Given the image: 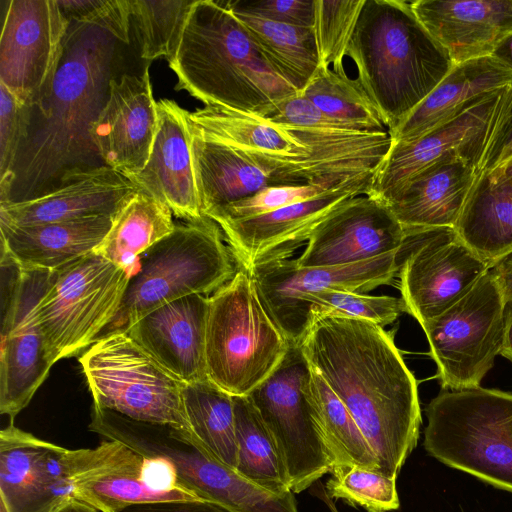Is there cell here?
<instances>
[{"label":"cell","mask_w":512,"mask_h":512,"mask_svg":"<svg viewBox=\"0 0 512 512\" xmlns=\"http://www.w3.org/2000/svg\"><path fill=\"white\" fill-rule=\"evenodd\" d=\"M122 44L104 26L70 21L57 71L28 107L26 137L0 179V203L35 198L73 173L104 166L92 128L118 77Z\"/></svg>","instance_id":"1"},{"label":"cell","mask_w":512,"mask_h":512,"mask_svg":"<svg viewBox=\"0 0 512 512\" xmlns=\"http://www.w3.org/2000/svg\"><path fill=\"white\" fill-rule=\"evenodd\" d=\"M300 346L351 413L378 472L396 480L417 445L422 417L416 378L394 334L366 320L312 316Z\"/></svg>","instance_id":"2"},{"label":"cell","mask_w":512,"mask_h":512,"mask_svg":"<svg viewBox=\"0 0 512 512\" xmlns=\"http://www.w3.org/2000/svg\"><path fill=\"white\" fill-rule=\"evenodd\" d=\"M169 66L205 106L267 117L298 92L272 67L224 1L195 0Z\"/></svg>","instance_id":"3"},{"label":"cell","mask_w":512,"mask_h":512,"mask_svg":"<svg viewBox=\"0 0 512 512\" xmlns=\"http://www.w3.org/2000/svg\"><path fill=\"white\" fill-rule=\"evenodd\" d=\"M346 56L389 133L455 65L402 0H365Z\"/></svg>","instance_id":"4"},{"label":"cell","mask_w":512,"mask_h":512,"mask_svg":"<svg viewBox=\"0 0 512 512\" xmlns=\"http://www.w3.org/2000/svg\"><path fill=\"white\" fill-rule=\"evenodd\" d=\"M138 260L140 268L130 277L119 312L103 335L125 330L173 300L213 294L239 269L220 226L206 216L176 225Z\"/></svg>","instance_id":"5"},{"label":"cell","mask_w":512,"mask_h":512,"mask_svg":"<svg viewBox=\"0 0 512 512\" xmlns=\"http://www.w3.org/2000/svg\"><path fill=\"white\" fill-rule=\"evenodd\" d=\"M290 342L265 310L248 270L239 267L209 296L207 379L232 396H248L279 365Z\"/></svg>","instance_id":"6"},{"label":"cell","mask_w":512,"mask_h":512,"mask_svg":"<svg viewBox=\"0 0 512 512\" xmlns=\"http://www.w3.org/2000/svg\"><path fill=\"white\" fill-rule=\"evenodd\" d=\"M423 446L435 459L512 493V393L443 390L426 407Z\"/></svg>","instance_id":"7"},{"label":"cell","mask_w":512,"mask_h":512,"mask_svg":"<svg viewBox=\"0 0 512 512\" xmlns=\"http://www.w3.org/2000/svg\"><path fill=\"white\" fill-rule=\"evenodd\" d=\"M89 430L125 444L148 459H162L176 482L199 498L234 512H277L279 496L213 457L186 429L131 419L93 405Z\"/></svg>","instance_id":"8"},{"label":"cell","mask_w":512,"mask_h":512,"mask_svg":"<svg viewBox=\"0 0 512 512\" xmlns=\"http://www.w3.org/2000/svg\"><path fill=\"white\" fill-rule=\"evenodd\" d=\"M93 405L134 420L168 424L189 432L185 383L164 369L125 331L101 336L79 357Z\"/></svg>","instance_id":"9"},{"label":"cell","mask_w":512,"mask_h":512,"mask_svg":"<svg viewBox=\"0 0 512 512\" xmlns=\"http://www.w3.org/2000/svg\"><path fill=\"white\" fill-rule=\"evenodd\" d=\"M131 274L91 252L57 270L37 306L54 363L93 345L113 322Z\"/></svg>","instance_id":"10"},{"label":"cell","mask_w":512,"mask_h":512,"mask_svg":"<svg viewBox=\"0 0 512 512\" xmlns=\"http://www.w3.org/2000/svg\"><path fill=\"white\" fill-rule=\"evenodd\" d=\"M0 412L15 418L55 364L37 318V306L56 271L23 268L2 252Z\"/></svg>","instance_id":"11"},{"label":"cell","mask_w":512,"mask_h":512,"mask_svg":"<svg viewBox=\"0 0 512 512\" xmlns=\"http://www.w3.org/2000/svg\"><path fill=\"white\" fill-rule=\"evenodd\" d=\"M310 376L301 346L290 343L279 365L248 395L277 444L293 493L334 466L308 399Z\"/></svg>","instance_id":"12"},{"label":"cell","mask_w":512,"mask_h":512,"mask_svg":"<svg viewBox=\"0 0 512 512\" xmlns=\"http://www.w3.org/2000/svg\"><path fill=\"white\" fill-rule=\"evenodd\" d=\"M503 307L501 292L488 270L460 300L421 325L443 390L481 386L500 355Z\"/></svg>","instance_id":"13"},{"label":"cell","mask_w":512,"mask_h":512,"mask_svg":"<svg viewBox=\"0 0 512 512\" xmlns=\"http://www.w3.org/2000/svg\"><path fill=\"white\" fill-rule=\"evenodd\" d=\"M511 85L495 90L415 139L391 142L367 195L388 204L413 177L434 162L452 155L480 172Z\"/></svg>","instance_id":"14"},{"label":"cell","mask_w":512,"mask_h":512,"mask_svg":"<svg viewBox=\"0 0 512 512\" xmlns=\"http://www.w3.org/2000/svg\"><path fill=\"white\" fill-rule=\"evenodd\" d=\"M410 248L399 266L400 292L407 313L420 325L466 295L490 269L453 228L407 237Z\"/></svg>","instance_id":"15"},{"label":"cell","mask_w":512,"mask_h":512,"mask_svg":"<svg viewBox=\"0 0 512 512\" xmlns=\"http://www.w3.org/2000/svg\"><path fill=\"white\" fill-rule=\"evenodd\" d=\"M399 254L393 252L341 266L307 268L298 266L295 259L284 258L258 263L248 271L269 316L290 343L300 345L301 297L328 290L364 293L389 284L399 271Z\"/></svg>","instance_id":"16"},{"label":"cell","mask_w":512,"mask_h":512,"mask_svg":"<svg viewBox=\"0 0 512 512\" xmlns=\"http://www.w3.org/2000/svg\"><path fill=\"white\" fill-rule=\"evenodd\" d=\"M70 21L57 0H10L0 38V84L36 103L59 66Z\"/></svg>","instance_id":"17"},{"label":"cell","mask_w":512,"mask_h":512,"mask_svg":"<svg viewBox=\"0 0 512 512\" xmlns=\"http://www.w3.org/2000/svg\"><path fill=\"white\" fill-rule=\"evenodd\" d=\"M376 172L357 175L314 198L265 214L217 223L239 267L289 258L338 206L367 195Z\"/></svg>","instance_id":"18"},{"label":"cell","mask_w":512,"mask_h":512,"mask_svg":"<svg viewBox=\"0 0 512 512\" xmlns=\"http://www.w3.org/2000/svg\"><path fill=\"white\" fill-rule=\"evenodd\" d=\"M406 235L389 206L369 195L346 200L312 232L296 263L333 267L400 252Z\"/></svg>","instance_id":"19"},{"label":"cell","mask_w":512,"mask_h":512,"mask_svg":"<svg viewBox=\"0 0 512 512\" xmlns=\"http://www.w3.org/2000/svg\"><path fill=\"white\" fill-rule=\"evenodd\" d=\"M157 125L149 67L141 74L113 78L106 104L92 128L104 165L128 178L140 173L149 159Z\"/></svg>","instance_id":"20"},{"label":"cell","mask_w":512,"mask_h":512,"mask_svg":"<svg viewBox=\"0 0 512 512\" xmlns=\"http://www.w3.org/2000/svg\"><path fill=\"white\" fill-rule=\"evenodd\" d=\"M158 125L143 170L129 178L140 191L186 221L204 217L196 181L189 112L175 101H157Z\"/></svg>","instance_id":"21"},{"label":"cell","mask_w":512,"mask_h":512,"mask_svg":"<svg viewBox=\"0 0 512 512\" xmlns=\"http://www.w3.org/2000/svg\"><path fill=\"white\" fill-rule=\"evenodd\" d=\"M208 306L209 296H185L155 308L122 331L181 382L207 380Z\"/></svg>","instance_id":"22"},{"label":"cell","mask_w":512,"mask_h":512,"mask_svg":"<svg viewBox=\"0 0 512 512\" xmlns=\"http://www.w3.org/2000/svg\"><path fill=\"white\" fill-rule=\"evenodd\" d=\"M138 191L127 176L108 166L82 170L69 175L45 194L24 201L0 203V223L30 226L113 216Z\"/></svg>","instance_id":"23"},{"label":"cell","mask_w":512,"mask_h":512,"mask_svg":"<svg viewBox=\"0 0 512 512\" xmlns=\"http://www.w3.org/2000/svg\"><path fill=\"white\" fill-rule=\"evenodd\" d=\"M411 7L457 64L490 56L512 32V0H417Z\"/></svg>","instance_id":"24"},{"label":"cell","mask_w":512,"mask_h":512,"mask_svg":"<svg viewBox=\"0 0 512 512\" xmlns=\"http://www.w3.org/2000/svg\"><path fill=\"white\" fill-rule=\"evenodd\" d=\"M479 173L452 155L413 177L387 204L406 238L431 229H454Z\"/></svg>","instance_id":"25"},{"label":"cell","mask_w":512,"mask_h":512,"mask_svg":"<svg viewBox=\"0 0 512 512\" xmlns=\"http://www.w3.org/2000/svg\"><path fill=\"white\" fill-rule=\"evenodd\" d=\"M191 131L250 156L289 161L313 148L318 130L278 124L268 117L222 107L204 106L189 112Z\"/></svg>","instance_id":"26"},{"label":"cell","mask_w":512,"mask_h":512,"mask_svg":"<svg viewBox=\"0 0 512 512\" xmlns=\"http://www.w3.org/2000/svg\"><path fill=\"white\" fill-rule=\"evenodd\" d=\"M512 84V70L492 56L457 63L434 90L390 132L391 142L415 139Z\"/></svg>","instance_id":"27"},{"label":"cell","mask_w":512,"mask_h":512,"mask_svg":"<svg viewBox=\"0 0 512 512\" xmlns=\"http://www.w3.org/2000/svg\"><path fill=\"white\" fill-rule=\"evenodd\" d=\"M113 216L30 226L0 223L1 250L7 251L23 268L57 271L94 252L108 233Z\"/></svg>","instance_id":"28"},{"label":"cell","mask_w":512,"mask_h":512,"mask_svg":"<svg viewBox=\"0 0 512 512\" xmlns=\"http://www.w3.org/2000/svg\"><path fill=\"white\" fill-rule=\"evenodd\" d=\"M454 230L490 267L512 251V181L498 169L480 172Z\"/></svg>","instance_id":"29"},{"label":"cell","mask_w":512,"mask_h":512,"mask_svg":"<svg viewBox=\"0 0 512 512\" xmlns=\"http://www.w3.org/2000/svg\"><path fill=\"white\" fill-rule=\"evenodd\" d=\"M148 459L123 443L108 440L94 449L69 450L49 443L38 464L40 482L57 506L76 485L111 474L141 473Z\"/></svg>","instance_id":"30"},{"label":"cell","mask_w":512,"mask_h":512,"mask_svg":"<svg viewBox=\"0 0 512 512\" xmlns=\"http://www.w3.org/2000/svg\"><path fill=\"white\" fill-rule=\"evenodd\" d=\"M72 498L101 512L142 503L202 499L178 485L172 468L162 459H148L141 473L111 474L80 483Z\"/></svg>","instance_id":"31"},{"label":"cell","mask_w":512,"mask_h":512,"mask_svg":"<svg viewBox=\"0 0 512 512\" xmlns=\"http://www.w3.org/2000/svg\"><path fill=\"white\" fill-rule=\"evenodd\" d=\"M172 215L165 204L138 191L113 216L108 233L94 252L132 276L139 257L174 230Z\"/></svg>","instance_id":"32"},{"label":"cell","mask_w":512,"mask_h":512,"mask_svg":"<svg viewBox=\"0 0 512 512\" xmlns=\"http://www.w3.org/2000/svg\"><path fill=\"white\" fill-rule=\"evenodd\" d=\"M48 445L12 422L1 430L0 500L9 512H51L57 507L39 479V460Z\"/></svg>","instance_id":"33"},{"label":"cell","mask_w":512,"mask_h":512,"mask_svg":"<svg viewBox=\"0 0 512 512\" xmlns=\"http://www.w3.org/2000/svg\"><path fill=\"white\" fill-rule=\"evenodd\" d=\"M233 14L248 30L272 67L301 93L320 68L313 28Z\"/></svg>","instance_id":"34"},{"label":"cell","mask_w":512,"mask_h":512,"mask_svg":"<svg viewBox=\"0 0 512 512\" xmlns=\"http://www.w3.org/2000/svg\"><path fill=\"white\" fill-rule=\"evenodd\" d=\"M182 404L193 436L218 461L236 470L233 396L207 379L184 384Z\"/></svg>","instance_id":"35"},{"label":"cell","mask_w":512,"mask_h":512,"mask_svg":"<svg viewBox=\"0 0 512 512\" xmlns=\"http://www.w3.org/2000/svg\"><path fill=\"white\" fill-rule=\"evenodd\" d=\"M307 395L315 421L333 458V469L359 466L378 471L374 452L351 413L312 366Z\"/></svg>","instance_id":"36"},{"label":"cell","mask_w":512,"mask_h":512,"mask_svg":"<svg viewBox=\"0 0 512 512\" xmlns=\"http://www.w3.org/2000/svg\"><path fill=\"white\" fill-rule=\"evenodd\" d=\"M236 471L275 493L291 491L277 444L248 396H233Z\"/></svg>","instance_id":"37"},{"label":"cell","mask_w":512,"mask_h":512,"mask_svg":"<svg viewBox=\"0 0 512 512\" xmlns=\"http://www.w3.org/2000/svg\"><path fill=\"white\" fill-rule=\"evenodd\" d=\"M322 112L365 133H383L388 129L359 79L345 70L320 67L300 93Z\"/></svg>","instance_id":"38"},{"label":"cell","mask_w":512,"mask_h":512,"mask_svg":"<svg viewBox=\"0 0 512 512\" xmlns=\"http://www.w3.org/2000/svg\"><path fill=\"white\" fill-rule=\"evenodd\" d=\"M195 0H129L131 27L140 56L147 61L170 60Z\"/></svg>","instance_id":"39"},{"label":"cell","mask_w":512,"mask_h":512,"mask_svg":"<svg viewBox=\"0 0 512 512\" xmlns=\"http://www.w3.org/2000/svg\"><path fill=\"white\" fill-rule=\"evenodd\" d=\"M406 305L402 298L343 290H328L301 297L298 309V326L302 340L312 316H336L361 319L382 328L393 323Z\"/></svg>","instance_id":"40"},{"label":"cell","mask_w":512,"mask_h":512,"mask_svg":"<svg viewBox=\"0 0 512 512\" xmlns=\"http://www.w3.org/2000/svg\"><path fill=\"white\" fill-rule=\"evenodd\" d=\"M365 0H314V24L320 67L344 70L343 59Z\"/></svg>","instance_id":"41"},{"label":"cell","mask_w":512,"mask_h":512,"mask_svg":"<svg viewBox=\"0 0 512 512\" xmlns=\"http://www.w3.org/2000/svg\"><path fill=\"white\" fill-rule=\"evenodd\" d=\"M326 484L330 497L343 499L368 512H389L399 508L396 480L359 466L335 468Z\"/></svg>","instance_id":"42"},{"label":"cell","mask_w":512,"mask_h":512,"mask_svg":"<svg viewBox=\"0 0 512 512\" xmlns=\"http://www.w3.org/2000/svg\"><path fill=\"white\" fill-rule=\"evenodd\" d=\"M344 182L268 187L247 198L212 210L205 216L216 223L249 218L314 198Z\"/></svg>","instance_id":"43"},{"label":"cell","mask_w":512,"mask_h":512,"mask_svg":"<svg viewBox=\"0 0 512 512\" xmlns=\"http://www.w3.org/2000/svg\"><path fill=\"white\" fill-rule=\"evenodd\" d=\"M57 3L69 21L104 26L123 44H129V0H57Z\"/></svg>","instance_id":"44"},{"label":"cell","mask_w":512,"mask_h":512,"mask_svg":"<svg viewBox=\"0 0 512 512\" xmlns=\"http://www.w3.org/2000/svg\"><path fill=\"white\" fill-rule=\"evenodd\" d=\"M29 108L0 84V179L12 170L27 133Z\"/></svg>","instance_id":"45"},{"label":"cell","mask_w":512,"mask_h":512,"mask_svg":"<svg viewBox=\"0 0 512 512\" xmlns=\"http://www.w3.org/2000/svg\"><path fill=\"white\" fill-rule=\"evenodd\" d=\"M224 4L237 14L300 27L313 28L314 24V0H231Z\"/></svg>","instance_id":"46"},{"label":"cell","mask_w":512,"mask_h":512,"mask_svg":"<svg viewBox=\"0 0 512 512\" xmlns=\"http://www.w3.org/2000/svg\"><path fill=\"white\" fill-rule=\"evenodd\" d=\"M267 117L275 123L302 129L360 132L325 114L300 93L279 102Z\"/></svg>","instance_id":"47"},{"label":"cell","mask_w":512,"mask_h":512,"mask_svg":"<svg viewBox=\"0 0 512 512\" xmlns=\"http://www.w3.org/2000/svg\"><path fill=\"white\" fill-rule=\"evenodd\" d=\"M512 157V85L483 158L480 172L497 168Z\"/></svg>","instance_id":"48"},{"label":"cell","mask_w":512,"mask_h":512,"mask_svg":"<svg viewBox=\"0 0 512 512\" xmlns=\"http://www.w3.org/2000/svg\"><path fill=\"white\" fill-rule=\"evenodd\" d=\"M116 512H234L229 508L205 499L173 500L135 504Z\"/></svg>","instance_id":"49"},{"label":"cell","mask_w":512,"mask_h":512,"mask_svg":"<svg viewBox=\"0 0 512 512\" xmlns=\"http://www.w3.org/2000/svg\"><path fill=\"white\" fill-rule=\"evenodd\" d=\"M489 270L504 302L512 300V251L499 258L491 265Z\"/></svg>","instance_id":"50"},{"label":"cell","mask_w":512,"mask_h":512,"mask_svg":"<svg viewBox=\"0 0 512 512\" xmlns=\"http://www.w3.org/2000/svg\"><path fill=\"white\" fill-rule=\"evenodd\" d=\"M500 355L512 363V300L504 302L503 340Z\"/></svg>","instance_id":"51"},{"label":"cell","mask_w":512,"mask_h":512,"mask_svg":"<svg viewBox=\"0 0 512 512\" xmlns=\"http://www.w3.org/2000/svg\"><path fill=\"white\" fill-rule=\"evenodd\" d=\"M490 56L512 70V32L496 45Z\"/></svg>","instance_id":"52"},{"label":"cell","mask_w":512,"mask_h":512,"mask_svg":"<svg viewBox=\"0 0 512 512\" xmlns=\"http://www.w3.org/2000/svg\"><path fill=\"white\" fill-rule=\"evenodd\" d=\"M51 512H98V510L88 503L70 498Z\"/></svg>","instance_id":"53"},{"label":"cell","mask_w":512,"mask_h":512,"mask_svg":"<svg viewBox=\"0 0 512 512\" xmlns=\"http://www.w3.org/2000/svg\"><path fill=\"white\" fill-rule=\"evenodd\" d=\"M495 169H498L503 175L512 181V157Z\"/></svg>","instance_id":"54"},{"label":"cell","mask_w":512,"mask_h":512,"mask_svg":"<svg viewBox=\"0 0 512 512\" xmlns=\"http://www.w3.org/2000/svg\"><path fill=\"white\" fill-rule=\"evenodd\" d=\"M505 426L509 436L512 438V416L506 421Z\"/></svg>","instance_id":"55"},{"label":"cell","mask_w":512,"mask_h":512,"mask_svg":"<svg viewBox=\"0 0 512 512\" xmlns=\"http://www.w3.org/2000/svg\"><path fill=\"white\" fill-rule=\"evenodd\" d=\"M0 512H9L1 500H0Z\"/></svg>","instance_id":"56"}]
</instances>
